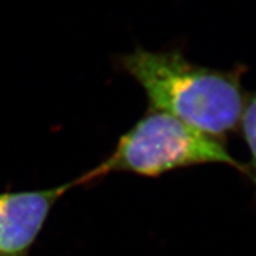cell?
Here are the masks:
<instances>
[{
    "mask_svg": "<svg viewBox=\"0 0 256 256\" xmlns=\"http://www.w3.org/2000/svg\"><path fill=\"white\" fill-rule=\"evenodd\" d=\"M119 64L142 86L151 110L164 112L220 140L240 124L246 104L244 66L212 69L190 62L179 49L142 48L121 56Z\"/></svg>",
    "mask_w": 256,
    "mask_h": 256,
    "instance_id": "obj_1",
    "label": "cell"
},
{
    "mask_svg": "<svg viewBox=\"0 0 256 256\" xmlns=\"http://www.w3.org/2000/svg\"><path fill=\"white\" fill-rule=\"evenodd\" d=\"M232 166L247 176V166L230 154L222 140L164 112L151 110L122 134L113 152L87 172L90 183L112 172L156 178L197 165Z\"/></svg>",
    "mask_w": 256,
    "mask_h": 256,
    "instance_id": "obj_2",
    "label": "cell"
},
{
    "mask_svg": "<svg viewBox=\"0 0 256 256\" xmlns=\"http://www.w3.org/2000/svg\"><path fill=\"white\" fill-rule=\"evenodd\" d=\"M87 184L83 174L44 190L0 192V256H30L55 204L72 188Z\"/></svg>",
    "mask_w": 256,
    "mask_h": 256,
    "instance_id": "obj_3",
    "label": "cell"
},
{
    "mask_svg": "<svg viewBox=\"0 0 256 256\" xmlns=\"http://www.w3.org/2000/svg\"><path fill=\"white\" fill-rule=\"evenodd\" d=\"M240 124L242 128L243 138L250 152V164L247 166V177L254 184L256 196V92L246 98Z\"/></svg>",
    "mask_w": 256,
    "mask_h": 256,
    "instance_id": "obj_4",
    "label": "cell"
}]
</instances>
